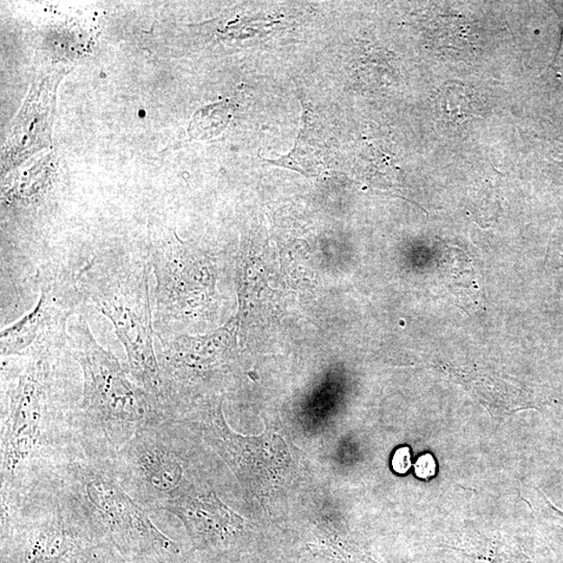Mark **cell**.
<instances>
[{
    "instance_id": "3957f363",
    "label": "cell",
    "mask_w": 563,
    "mask_h": 563,
    "mask_svg": "<svg viewBox=\"0 0 563 563\" xmlns=\"http://www.w3.org/2000/svg\"><path fill=\"white\" fill-rule=\"evenodd\" d=\"M148 260L120 253L97 255L76 274L84 298L113 325L126 350L128 371L162 401V379L154 346V307Z\"/></svg>"
},
{
    "instance_id": "30bf717a",
    "label": "cell",
    "mask_w": 563,
    "mask_h": 563,
    "mask_svg": "<svg viewBox=\"0 0 563 563\" xmlns=\"http://www.w3.org/2000/svg\"><path fill=\"white\" fill-rule=\"evenodd\" d=\"M415 471L416 477L422 480H430L435 477L437 473V463L435 458L432 454H424L418 458L415 464Z\"/></svg>"
},
{
    "instance_id": "ba28073f",
    "label": "cell",
    "mask_w": 563,
    "mask_h": 563,
    "mask_svg": "<svg viewBox=\"0 0 563 563\" xmlns=\"http://www.w3.org/2000/svg\"><path fill=\"white\" fill-rule=\"evenodd\" d=\"M156 277L154 326L158 338L172 336L175 323L195 312L201 296H207L205 268L186 247L165 240L154 244L148 255Z\"/></svg>"
},
{
    "instance_id": "5b68a950",
    "label": "cell",
    "mask_w": 563,
    "mask_h": 563,
    "mask_svg": "<svg viewBox=\"0 0 563 563\" xmlns=\"http://www.w3.org/2000/svg\"><path fill=\"white\" fill-rule=\"evenodd\" d=\"M103 543L134 561H165L175 554L174 542L163 534L124 489L111 460L82 457L58 476Z\"/></svg>"
},
{
    "instance_id": "6da1fadb",
    "label": "cell",
    "mask_w": 563,
    "mask_h": 563,
    "mask_svg": "<svg viewBox=\"0 0 563 563\" xmlns=\"http://www.w3.org/2000/svg\"><path fill=\"white\" fill-rule=\"evenodd\" d=\"M64 351L31 353L14 372L3 364L0 494L42 487L85 457L76 424L82 392Z\"/></svg>"
},
{
    "instance_id": "8992f818",
    "label": "cell",
    "mask_w": 563,
    "mask_h": 563,
    "mask_svg": "<svg viewBox=\"0 0 563 563\" xmlns=\"http://www.w3.org/2000/svg\"><path fill=\"white\" fill-rule=\"evenodd\" d=\"M174 418L139 432L111 460L122 487L149 512H165L186 496L208 492L195 487L189 438Z\"/></svg>"
},
{
    "instance_id": "7a4b0ae2",
    "label": "cell",
    "mask_w": 563,
    "mask_h": 563,
    "mask_svg": "<svg viewBox=\"0 0 563 563\" xmlns=\"http://www.w3.org/2000/svg\"><path fill=\"white\" fill-rule=\"evenodd\" d=\"M68 348L83 377L76 424L85 457L113 460L139 432L170 418L161 399L140 388L98 344L84 317L68 326Z\"/></svg>"
},
{
    "instance_id": "277c9868",
    "label": "cell",
    "mask_w": 563,
    "mask_h": 563,
    "mask_svg": "<svg viewBox=\"0 0 563 563\" xmlns=\"http://www.w3.org/2000/svg\"><path fill=\"white\" fill-rule=\"evenodd\" d=\"M2 495V563H68L101 545L93 525L58 480Z\"/></svg>"
},
{
    "instance_id": "52a82bcc",
    "label": "cell",
    "mask_w": 563,
    "mask_h": 563,
    "mask_svg": "<svg viewBox=\"0 0 563 563\" xmlns=\"http://www.w3.org/2000/svg\"><path fill=\"white\" fill-rule=\"evenodd\" d=\"M41 281V296L34 309L2 332L3 359L28 357L38 350L68 345V320L84 298L76 276L55 273L45 274Z\"/></svg>"
},
{
    "instance_id": "9c48e42d",
    "label": "cell",
    "mask_w": 563,
    "mask_h": 563,
    "mask_svg": "<svg viewBox=\"0 0 563 563\" xmlns=\"http://www.w3.org/2000/svg\"><path fill=\"white\" fill-rule=\"evenodd\" d=\"M438 103L442 112L451 120H467L476 113L477 106L475 98L469 94L468 91L461 86L449 85L443 87L438 96Z\"/></svg>"
},
{
    "instance_id": "8fae6325",
    "label": "cell",
    "mask_w": 563,
    "mask_h": 563,
    "mask_svg": "<svg viewBox=\"0 0 563 563\" xmlns=\"http://www.w3.org/2000/svg\"><path fill=\"white\" fill-rule=\"evenodd\" d=\"M391 466L398 475L408 473L412 467L410 449L408 447L398 449L392 457Z\"/></svg>"
},
{
    "instance_id": "7c38bea8",
    "label": "cell",
    "mask_w": 563,
    "mask_h": 563,
    "mask_svg": "<svg viewBox=\"0 0 563 563\" xmlns=\"http://www.w3.org/2000/svg\"><path fill=\"white\" fill-rule=\"evenodd\" d=\"M548 507H549V512L551 513V515L556 517V519H558L560 522L561 526H563V514L559 512V510L555 509V507H553L551 504L550 503H548Z\"/></svg>"
}]
</instances>
